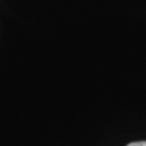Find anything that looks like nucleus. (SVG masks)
<instances>
[{
  "label": "nucleus",
  "instance_id": "1",
  "mask_svg": "<svg viewBox=\"0 0 146 146\" xmlns=\"http://www.w3.org/2000/svg\"><path fill=\"white\" fill-rule=\"evenodd\" d=\"M127 146H146V141H139V142H132Z\"/></svg>",
  "mask_w": 146,
  "mask_h": 146
}]
</instances>
